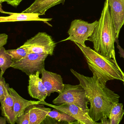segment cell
Returning <instances> with one entry per match:
<instances>
[{
    "mask_svg": "<svg viewBox=\"0 0 124 124\" xmlns=\"http://www.w3.org/2000/svg\"><path fill=\"white\" fill-rule=\"evenodd\" d=\"M116 33L111 15L108 0H106L101 16L88 41L93 43L94 50L110 59L116 57L114 43Z\"/></svg>",
    "mask_w": 124,
    "mask_h": 124,
    "instance_id": "7a4b0ae2",
    "label": "cell"
},
{
    "mask_svg": "<svg viewBox=\"0 0 124 124\" xmlns=\"http://www.w3.org/2000/svg\"><path fill=\"white\" fill-rule=\"evenodd\" d=\"M40 124H83L80 122L78 121L68 122L61 121H58L53 118L47 116L46 118Z\"/></svg>",
    "mask_w": 124,
    "mask_h": 124,
    "instance_id": "7402d4cb",
    "label": "cell"
},
{
    "mask_svg": "<svg viewBox=\"0 0 124 124\" xmlns=\"http://www.w3.org/2000/svg\"><path fill=\"white\" fill-rule=\"evenodd\" d=\"M23 0H0V4L4 2H7L8 4L14 7L18 6Z\"/></svg>",
    "mask_w": 124,
    "mask_h": 124,
    "instance_id": "cb8c5ba5",
    "label": "cell"
},
{
    "mask_svg": "<svg viewBox=\"0 0 124 124\" xmlns=\"http://www.w3.org/2000/svg\"><path fill=\"white\" fill-rule=\"evenodd\" d=\"M124 114L123 104L118 103L115 104L111 109L109 116L111 124H119Z\"/></svg>",
    "mask_w": 124,
    "mask_h": 124,
    "instance_id": "e0dca14e",
    "label": "cell"
},
{
    "mask_svg": "<svg viewBox=\"0 0 124 124\" xmlns=\"http://www.w3.org/2000/svg\"><path fill=\"white\" fill-rule=\"evenodd\" d=\"M40 74L39 71H37L35 74L29 76L28 90L31 97L43 101L48 96L42 79L39 78Z\"/></svg>",
    "mask_w": 124,
    "mask_h": 124,
    "instance_id": "8fae6325",
    "label": "cell"
},
{
    "mask_svg": "<svg viewBox=\"0 0 124 124\" xmlns=\"http://www.w3.org/2000/svg\"><path fill=\"white\" fill-rule=\"evenodd\" d=\"M9 93L14 100V114L16 121L17 118L23 113L28 107L32 105L39 104L41 101L25 100L21 97L12 88H10Z\"/></svg>",
    "mask_w": 124,
    "mask_h": 124,
    "instance_id": "5bb4252c",
    "label": "cell"
},
{
    "mask_svg": "<svg viewBox=\"0 0 124 124\" xmlns=\"http://www.w3.org/2000/svg\"><path fill=\"white\" fill-rule=\"evenodd\" d=\"M49 54L29 53L21 60L14 62L11 67L19 69L29 76L41 71L45 67V60Z\"/></svg>",
    "mask_w": 124,
    "mask_h": 124,
    "instance_id": "52a82bcc",
    "label": "cell"
},
{
    "mask_svg": "<svg viewBox=\"0 0 124 124\" xmlns=\"http://www.w3.org/2000/svg\"><path fill=\"white\" fill-rule=\"evenodd\" d=\"M30 106L25 109L23 113L16 119V123L17 124H29V113Z\"/></svg>",
    "mask_w": 124,
    "mask_h": 124,
    "instance_id": "603a6c76",
    "label": "cell"
},
{
    "mask_svg": "<svg viewBox=\"0 0 124 124\" xmlns=\"http://www.w3.org/2000/svg\"><path fill=\"white\" fill-rule=\"evenodd\" d=\"M98 21L90 23L81 19L74 20L71 23L68 31L69 37L60 42L70 40L86 47L85 42L92 35Z\"/></svg>",
    "mask_w": 124,
    "mask_h": 124,
    "instance_id": "8992f818",
    "label": "cell"
},
{
    "mask_svg": "<svg viewBox=\"0 0 124 124\" xmlns=\"http://www.w3.org/2000/svg\"><path fill=\"white\" fill-rule=\"evenodd\" d=\"M76 45L80 49L86 60L90 69L98 78L102 85L106 86L109 80L117 79L124 82V78L116 60L105 56L89 46H82L77 43Z\"/></svg>",
    "mask_w": 124,
    "mask_h": 124,
    "instance_id": "3957f363",
    "label": "cell"
},
{
    "mask_svg": "<svg viewBox=\"0 0 124 124\" xmlns=\"http://www.w3.org/2000/svg\"><path fill=\"white\" fill-rule=\"evenodd\" d=\"M42 82L46 87L47 96L56 92L60 94L63 90L64 84L62 77L59 74L46 70L44 68L41 71Z\"/></svg>",
    "mask_w": 124,
    "mask_h": 124,
    "instance_id": "9c48e42d",
    "label": "cell"
},
{
    "mask_svg": "<svg viewBox=\"0 0 124 124\" xmlns=\"http://www.w3.org/2000/svg\"><path fill=\"white\" fill-rule=\"evenodd\" d=\"M9 85L6 83L5 79L2 77H0V102H3L9 91Z\"/></svg>",
    "mask_w": 124,
    "mask_h": 124,
    "instance_id": "44dd1931",
    "label": "cell"
},
{
    "mask_svg": "<svg viewBox=\"0 0 124 124\" xmlns=\"http://www.w3.org/2000/svg\"><path fill=\"white\" fill-rule=\"evenodd\" d=\"M51 109L44 107L43 104L30 106L29 113V124H40L46 118Z\"/></svg>",
    "mask_w": 124,
    "mask_h": 124,
    "instance_id": "9a60e30c",
    "label": "cell"
},
{
    "mask_svg": "<svg viewBox=\"0 0 124 124\" xmlns=\"http://www.w3.org/2000/svg\"><path fill=\"white\" fill-rule=\"evenodd\" d=\"M65 0H35L28 7L23 11V13H32L44 15L46 12L52 7L65 4Z\"/></svg>",
    "mask_w": 124,
    "mask_h": 124,
    "instance_id": "4fadbf2b",
    "label": "cell"
},
{
    "mask_svg": "<svg viewBox=\"0 0 124 124\" xmlns=\"http://www.w3.org/2000/svg\"><path fill=\"white\" fill-rule=\"evenodd\" d=\"M56 43L46 32H39L28 40L20 48L26 49L28 53L53 55Z\"/></svg>",
    "mask_w": 124,
    "mask_h": 124,
    "instance_id": "5b68a950",
    "label": "cell"
},
{
    "mask_svg": "<svg viewBox=\"0 0 124 124\" xmlns=\"http://www.w3.org/2000/svg\"><path fill=\"white\" fill-rule=\"evenodd\" d=\"M111 15L118 39L120 30L124 25V0H108Z\"/></svg>",
    "mask_w": 124,
    "mask_h": 124,
    "instance_id": "30bf717a",
    "label": "cell"
},
{
    "mask_svg": "<svg viewBox=\"0 0 124 124\" xmlns=\"http://www.w3.org/2000/svg\"><path fill=\"white\" fill-rule=\"evenodd\" d=\"M8 36L6 33L0 34V49L3 47L7 43Z\"/></svg>",
    "mask_w": 124,
    "mask_h": 124,
    "instance_id": "d4e9b609",
    "label": "cell"
},
{
    "mask_svg": "<svg viewBox=\"0 0 124 124\" xmlns=\"http://www.w3.org/2000/svg\"><path fill=\"white\" fill-rule=\"evenodd\" d=\"M70 71L78 79L79 84L84 89L89 101V116L96 122L104 117L109 118L111 109L115 104L119 103L120 96L101 84L96 75L89 77L79 73L72 69Z\"/></svg>",
    "mask_w": 124,
    "mask_h": 124,
    "instance_id": "6da1fadb",
    "label": "cell"
},
{
    "mask_svg": "<svg viewBox=\"0 0 124 124\" xmlns=\"http://www.w3.org/2000/svg\"><path fill=\"white\" fill-rule=\"evenodd\" d=\"M1 13H6L10 15L8 16L0 17V22H20V21H40L52 27V25L49 23V21L52 20V18H41L39 14L32 13H16L6 12L4 11H1Z\"/></svg>",
    "mask_w": 124,
    "mask_h": 124,
    "instance_id": "7c38bea8",
    "label": "cell"
},
{
    "mask_svg": "<svg viewBox=\"0 0 124 124\" xmlns=\"http://www.w3.org/2000/svg\"><path fill=\"white\" fill-rule=\"evenodd\" d=\"M121 71L122 73V75H123V78H124V72H123V71H122V70L121 69Z\"/></svg>",
    "mask_w": 124,
    "mask_h": 124,
    "instance_id": "f1b7e54d",
    "label": "cell"
},
{
    "mask_svg": "<svg viewBox=\"0 0 124 124\" xmlns=\"http://www.w3.org/2000/svg\"><path fill=\"white\" fill-rule=\"evenodd\" d=\"M100 124H111L110 120L109 119H108L106 117H103L101 119V122L100 123Z\"/></svg>",
    "mask_w": 124,
    "mask_h": 124,
    "instance_id": "4316f807",
    "label": "cell"
},
{
    "mask_svg": "<svg viewBox=\"0 0 124 124\" xmlns=\"http://www.w3.org/2000/svg\"><path fill=\"white\" fill-rule=\"evenodd\" d=\"M14 61L11 57L6 52L4 47L0 49V68L1 69L0 77L3 76L6 70L11 67Z\"/></svg>",
    "mask_w": 124,
    "mask_h": 124,
    "instance_id": "ac0fdd59",
    "label": "cell"
},
{
    "mask_svg": "<svg viewBox=\"0 0 124 124\" xmlns=\"http://www.w3.org/2000/svg\"><path fill=\"white\" fill-rule=\"evenodd\" d=\"M40 104L46 105L57 109L60 112L65 113L74 117L76 121L83 124H100L95 122L88 113L85 112L75 105L70 104H63L60 105H53L46 102L45 101H41Z\"/></svg>",
    "mask_w": 124,
    "mask_h": 124,
    "instance_id": "ba28073f",
    "label": "cell"
},
{
    "mask_svg": "<svg viewBox=\"0 0 124 124\" xmlns=\"http://www.w3.org/2000/svg\"><path fill=\"white\" fill-rule=\"evenodd\" d=\"M52 102L57 105L63 104L75 105L88 113L89 101L86 96L84 89L80 84L64 85L63 90Z\"/></svg>",
    "mask_w": 124,
    "mask_h": 124,
    "instance_id": "277c9868",
    "label": "cell"
},
{
    "mask_svg": "<svg viewBox=\"0 0 124 124\" xmlns=\"http://www.w3.org/2000/svg\"><path fill=\"white\" fill-rule=\"evenodd\" d=\"M6 52L11 57L14 62H17L25 58L29 53L26 49L19 47L17 49L6 50Z\"/></svg>",
    "mask_w": 124,
    "mask_h": 124,
    "instance_id": "ffe728a7",
    "label": "cell"
},
{
    "mask_svg": "<svg viewBox=\"0 0 124 124\" xmlns=\"http://www.w3.org/2000/svg\"><path fill=\"white\" fill-rule=\"evenodd\" d=\"M115 42H116L117 43V48L119 50V53L120 54V56L121 57H123L124 59V50L121 47V46L119 45L118 43V39H116Z\"/></svg>",
    "mask_w": 124,
    "mask_h": 124,
    "instance_id": "484cf974",
    "label": "cell"
},
{
    "mask_svg": "<svg viewBox=\"0 0 124 124\" xmlns=\"http://www.w3.org/2000/svg\"><path fill=\"white\" fill-rule=\"evenodd\" d=\"M7 121L6 118L5 117H1L0 118V124H6Z\"/></svg>",
    "mask_w": 124,
    "mask_h": 124,
    "instance_id": "83f0119b",
    "label": "cell"
},
{
    "mask_svg": "<svg viewBox=\"0 0 124 124\" xmlns=\"http://www.w3.org/2000/svg\"><path fill=\"white\" fill-rule=\"evenodd\" d=\"M1 115L6 117L8 124L16 123L14 114V100L8 92L4 100L0 103Z\"/></svg>",
    "mask_w": 124,
    "mask_h": 124,
    "instance_id": "2e32d148",
    "label": "cell"
},
{
    "mask_svg": "<svg viewBox=\"0 0 124 124\" xmlns=\"http://www.w3.org/2000/svg\"><path fill=\"white\" fill-rule=\"evenodd\" d=\"M47 116L58 121H61L71 122L77 121L74 117L65 113L60 112L55 108H54L52 110L50 111L48 113Z\"/></svg>",
    "mask_w": 124,
    "mask_h": 124,
    "instance_id": "d6986e66",
    "label": "cell"
}]
</instances>
